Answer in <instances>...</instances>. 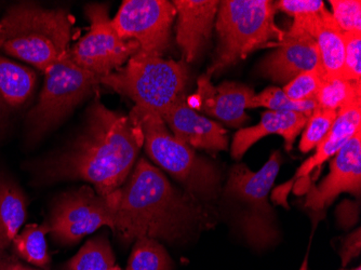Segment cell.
Listing matches in <instances>:
<instances>
[{
  "mask_svg": "<svg viewBox=\"0 0 361 270\" xmlns=\"http://www.w3.org/2000/svg\"><path fill=\"white\" fill-rule=\"evenodd\" d=\"M276 10L285 12L288 16L295 18L315 16L322 13L326 9L322 0H279L275 1Z\"/></svg>",
  "mask_w": 361,
  "mask_h": 270,
  "instance_id": "obj_31",
  "label": "cell"
},
{
  "mask_svg": "<svg viewBox=\"0 0 361 270\" xmlns=\"http://www.w3.org/2000/svg\"><path fill=\"white\" fill-rule=\"evenodd\" d=\"M160 117L176 139L195 150L219 153L228 148L226 129L206 116L197 113L188 104L186 97L178 99Z\"/></svg>",
  "mask_w": 361,
  "mask_h": 270,
  "instance_id": "obj_17",
  "label": "cell"
},
{
  "mask_svg": "<svg viewBox=\"0 0 361 270\" xmlns=\"http://www.w3.org/2000/svg\"><path fill=\"white\" fill-rule=\"evenodd\" d=\"M360 129L361 99H357L338 111L336 121L324 140L315 148V154L300 166L297 174L290 183L303 180L316 168L334 157Z\"/></svg>",
  "mask_w": 361,
  "mask_h": 270,
  "instance_id": "obj_20",
  "label": "cell"
},
{
  "mask_svg": "<svg viewBox=\"0 0 361 270\" xmlns=\"http://www.w3.org/2000/svg\"><path fill=\"white\" fill-rule=\"evenodd\" d=\"M173 262L165 247L151 238L135 241L126 270H172Z\"/></svg>",
  "mask_w": 361,
  "mask_h": 270,
  "instance_id": "obj_24",
  "label": "cell"
},
{
  "mask_svg": "<svg viewBox=\"0 0 361 270\" xmlns=\"http://www.w3.org/2000/svg\"><path fill=\"white\" fill-rule=\"evenodd\" d=\"M74 25L68 10L47 9L32 1L13 4L0 19V54L44 73L68 54Z\"/></svg>",
  "mask_w": 361,
  "mask_h": 270,
  "instance_id": "obj_3",
  "label": "cell"
},
{
  "mask_svg": "<svg viewBox=\"0 0 361 270\" xmlns=\"http://www.w3.org/2000/svg\"><path fill=\"white\" fill-rule=\"evenodd\" d=\"M197 86L196 93L188 99V104L192 109L212 116L231 128L243 127L248 121L245 109L255 95L252 89L234 81L213 86L206 74L198 78Z\"/></svg>",
  "mask_w": 361,
  "mask_h": 270,
  "instance_id": "obj_14",
  "label": "cell"
},
{
  "mask_svg": "<svg viewBox=\"0 0 361 270\" xmlns=\"http://www.w3.org/2000/svg\"><path fill=\"white\" fill-rule=\"evenodd\" d=\"M293 23L315 40L326 80L344 79V34L334 22L331 12L324 10L315 16L295 18Z\"/></svg>",
  "mask_w": 361,
  "mask_h": 270,
  "instance_id": "obj_18",
  "label": "cell"
},
{
  "mask_svg": "<svg viewBox=\"0 0 361 270\" xmlns=\"http://www.w3.org/2000/svg\"><path fill=\"white\" fill-rule=\"evenodd\" d=\"M115 216L109 196H101L90 186L60 195L49 219V233L61 245H71L101 227L114 228Z\"/></svg>",
  "mask_w": 361,
  "mask_h": 270,
  "instance_id": "obj_10",
  "label": "cell"
},
{
  "mask_svg": "<svg viewBox=\"0 0 361 270\" xmlns=\"http://www.w3.org/2000/svg\"><path fill=\"white\" fill-rule=\"evenodd\" d=\"M6 270H30L27 268L23 267V266L19 265V264H10Z\"/></svg>",
  "mask_w": 361,
  "mask_h": 270,
  "instance_id": "obj_35",
  "label": "cell"
},
{
  "mask_svg": "<svg viewBox=\"0 0 361 270\" xmlns=\"http://www.w3.org/2000/svg\"><path fill=\"white\" fill-rule=\"evenodd\" d=\"M176 19L172 1L125 0L111 24L121 39L137 42L140 51L164 58L171 44Z\"/></svg>",
  "mask_w": 361,
  "mask_h": 270,
  "instance_id": "obj_11",
  "label": "cell"
},
{
  "mask_svg": "<svg viewBox=\"0 0 361 270\" xmlns=\"http://www.w3.org/2000/svg\"><path fill=\"white\" fill-rule=\"evenodd\" d=\"M361 231L360 228H357L353 231L350 235L346 237L345 240L343 241L342 247H341V259H342L343 266L348 265L353 259L359 257L361 252Z\"/></svg>",
  "mask_w": 361,
  "mask_h": 270,
  "instance_id": "obj_32",
  "label": "cell"
},
{
  "mask_svg": "<svg viewBox=\"0 0 361 270\" xmlns=\"http://www.w3.org/2000/svg\"><path fill=\"white\" fill-rule=\"evenodd\" d=\"M359 204L353 201H343L342 204L336 208V219L338 225L342 228L348 229L354 226L358 221Z\"/></svg>",
  "mask_w": 361,
  "mask_h": 270,
  "instance_id": "obj_33",
  "label": "cell"
},
{
  "mask_svg": "<svg viewBox=\"0 0 361 270\" xmlns=\"http://www.w3.org/2000/svg\"><path fill=\"white\" fill-rule=\"evenodd\" d=\"M257 107H267L269 111H291V113H301L310 116L317 109V103L316 99L294 102L285 94L283 89L279 87H269L259 94H255L247 105V109H257Z\"/></svg>",
  "mask_w": 361,
  "mask_h": 270,
  "instance_id": "obj_26",
  "label": "cell"
},
{
  "mask_svg": "<svg viewBox=\"0 0 361 270\" xmlns=\"http://www.w3.org/2000/svg\"><path fill=\"white\" fill-rule=\"evenodd\" d=\"M344 76L348 81L361 82V34H344Z\"/></svg>",
  "mask_w": 361,
  "mask_h": 270,
  "instance_id": "obj_30",
  "label": "cell"
},
{
  "mask_svg": "<svg viewBox=\"0 0 361 270\" xmlns=\"http://www.w3.org/2000/svg\"><path fill=\"white\" fill-rule=\"evenodd\" d=\"M85 13L90 30L71 47L68 56L75 65L101 79L123 67L140 51V46L137 42L119 37L105 4H89Z\"/></svg>",
  "mask_w": 361,
  "mask_h": 270,
  "instance_id": "obj_9",
  "label": "cell"
},
{
  "mask_svg": "<svg viewBox=\"0 0 361 270\" xmlns=\"http://www.w3.org/2000/svg\"><path fill=\"white\" fill-rule=\"evenodd\" d=\"M274 44L275 50L259 63V74L274 83L286 86L302 73L322 68L315 40L297 24Z\"/></svg>",
  "mask_w": 361,
  "mask_h": 270,
  "instance_id": "obj_12",
  "label": "cell"
},
{
  "mask_svg": "<svg viewBox=\"0 0 361 270\" xmlns=\"http://www.w3.org/2000/svg\"><path fill=\"white\" fill-rule=\"evenodd\" d=\"M343 192L360 197L361 129L334 156L326 178L310 188L305 206L314 211L324 210Z\"/></svg>",
  "mask_w": 361,
  "mask_h": 270,
  "instance_id": "obj_13",
  "label": "cell"
},
{
  "mask_svg": "<svg viewBox=\"0 0 361 270\" xmlns=\"http://www.w3.org/2000/svg\"><path fill=\"white\" fill-rule=\"evenodd\" d=\"M37 101L24 117L25 143L35 145L56 130L78 105L94 94L100 78L75 65L68 54L44 72Z\"/></svg>",
  "mask_w": 361,
  "mask_h": 270,
  "instance_id": "obj_8",
  "label": "cell"
},
{
  "mask_svg": "<svg viewBox=\"0 0 361 270\" xmlns=\"http://www.w3.org/2000/svg\"><path fill=\"white\" fill-rule=\"evenodd\" d=\"M342 270H361L360 266H358L357 268H354V269H342Z\"/></svg>",
  "mask_w": 361,
  "mask_h": 270,
  "instance_id": "obj_36",
  "label": "cell"
},
{
  "mask_svg": "<svg viewBox=\"0 0 361 270\" xmlns=\"http://www.w3.org/2000/svg\"><path fill=\"white\" fill-rule=\"evenodd\" d=\"M188 64L137 52L123 67L102 77L101 85L135 102V106L161 116L186 97Z\"/></svg>",
  "mask_w": 361,
  "mask_h": 270,
  "instance_id": "obj_7",
  "label": "cell"
},
{
  "mask_svg": "<svg viewBox=\"0 0 361 270\" xmlns=\"http://www.w3.org/2000/svg\"><path fill=\"white\" fill-rule=\"evenodd\" d=\"M338 111L316 109L308 118L307 123L303 130L299 148L306 154L315 149L318 144L324 140L336 121Z\"/></svg>",
  "mask_w": 361,
  "mask_h": 270,
  "instance_id": "obj_27",
  "label": "cell"
},
{
  "mask_svg": "<svg viewBox=\"0 0 361 270\" xmlns=\"http://www.w3.org/2000/svg\"><path fill=\"white\" fill-rule=\"evenodd\" d=\"M8 263H10V262L7 255H6L5 250L0 247V270H6V268L10 265V264Z\"/></svg>",
  "mask_w": 361,
  "mask_h": 270,
  "instance_id": "obj_34",
  "label": "cell"
},
{
  "mask_svg": "<svg viewBox=\"0 0 361 270\" xmlns=\"http://www.w3.org/2000/svg\"><path fill=\"white\" fill-rule=\"evenodd\" d=\"M276 12L271 0L220 1L214 24L218 46L207 76L220 74L273 40L281 42L286 32L275 23Z\"/></svg>",
  "mask_w": 361,
  "mask_h": 270,
  "instance_id": "obj_5",
  "label": "cell"
},
{
  "mask_svg": "<svg viewBox=\"0 0 361 270\" xmlns=\"http://www.w3.org/2000/svg\"><path fill=\"white\" fill-rule=\"evenodd\" d=\"M310 116L291 111H267L262 116L261 121L252 127L241 128L234 135L231 153L232 157L240 160L251 146L267 135L278 134L285 140L288 152L293 147L298 135L302 133Z\"/></svg>",
  "mask_w": 361,
  "mask_h": 270,
  "instance_id": "obj_19",
  "label": "cell"
},
{
  "mask_svg": "<svg viewBox=\"0 0 361 270\" xmlns=\"http://www.w3.org/2000/svg\"><path fill=\"white\" fill-rule=\"evenodd\" d=\"M47 233H49L47 223L27 225L12 241L14 250L24 261L38 267H47L50 263L47 249Z\"/></svg>",
  "mask_w": 361,
  "mask_h": 270,
  "instance_id": "obj_23",
  "label": "cell"
},
{
  "mask_svg": "<svg viewBox=\"0 0 361 270\" xmlns=\"http://www.w3.org/2000/svg\"><path fill=\"white\" fill-rule=\"evenodd\" d=\"M28 199L12 176L0 168V247L7 249L27 216Z\"/></svg>",
  "mask_w": 361,
  "mask_h": 270,
  "instance_id": "obj_21",
  "label": "cell"
},
{
  "mask_svg": "<svg viewBox=\"0 0 361 270\" xmlns=\"http://www.w3.org/2000/svg\"><path fill=\"white\" fill-rule=\"evenodd\" d=\"M143 147V134L130 115L111 111L95 94L78 131L59 149L27 164L34 182L86 180L101 196L125 184Z\"/></svg>",
  "mask_w": 361,
  "mask_h": 270,
  "instance_id": "obj_1",
  "label": "cell"
},
{
  "mask_svg": "<svg viewBox=\"0 0 361 270\" xmlns=\"http://www.w3.org/2000/svg\"><path fill=\"white\" fill-rule=\"evenodd\" d=\"M361 82L345 79H332L322 82L315 99L318 109L338 111L350 103L361 99Z\"/></svg>",
  "mask_w": 361,
  "mask_h": 270,
  "instance_id": "obj_25",
  "label": "cell"
},
{
  "mask_svg": "<svg viewBox=\"0 0 361 270\" xmlns=\"http://www.w3.org/2000/svg\"><path fill=\"white\" fill-rule=\"evenodd\" d=\"M324 81H326V77L322 68H316L298 75L283 86V91L294 102L310 101L315 99Z\"/></svg>",
  "mask_w": 361,
  "mask_h": 270,
  "instance_id": "obj_28",
  "label": "cell"
},
{
  "mask_svg": "<svg viewBox=\"0 0 361 270\" xmlns=\"http://www.w3.org/2000/svg\"><path fill=\"white\" fill-rule=\"evenodd\" d=\"M176 11V40L186 64L202 56L210 42L220 1L174 0Z\"/></svg>",
  "mask_w": 361,
  "mask_h": 270,
  "instance_id": "obj_16",
  "label": "cell"
},
{
  "mask_svg": "<svg viewBox=\"0 0 361 270\" xmlns=\"http://www.w3.org/2000/svg\"><path fill=\"white\" fill-rule=\"evenodd\" d=\"M68 270H121L104 235L87 241L68 263Z\"/></svg>",
  "mask_w": 361,
  "mask_h": 270,
  "instance_id": "obj_22",
  "label": "cell"
},
{
  "mask_svg": "<svg viewBox=\"0 0 361 270\" xmlns=\"http://www.w3.org/2000/svg\"><path fill=\"white\" fill-rule=\"evenodd\" d=\"M38 76L32 67L0 54V140L34 104Z\"/></svg>",
  "mask_w": 361,
  "mask_h": 270,
  "instance_id": "obj_15",
  "label": "cell"
},
{
  "mask_svg": "<svg viewBox=\"0 0 361 270\" xmlns=\"http://www.w3.org/2000/svg\"><path fill=\"white\" fill-rule=\"evenodd\" d=\"M283 157L274 152L259 171L236 164L229 172L223 197L234 204V221L245 240L257 250L275 245L281 237L277 215L269 202V194L281 170Z\"/></svg>",
  "mask_w": 361,
  "mask_h": 270,
  "instance_id": "obj_6",
  "label": "cell"
},
{
  "mask_svg": "<svg viewBox=\"0 0 361 270\" xmlns=\"http://www.w3.org/2000/svg\"><path fill=\"white\" fill-rule=\"evenodd\" d=\"M334 22L343 34H361L360 0H330Z\"/></svg>",
  "mask_w": 361,
  "mask_h": 270,
  "instance_id": "obj_29",
  "label": "cell"
},
{
  "mask_svg": "<svg viewBox=\"0 0 361 270\" xmlns=\"http://www.w3.org/2000/svg\"><path fill=\"white\" fill-rule=\"evenodd\" d=\"M113 231L126 243L141 238L178 245L216 226V209L173 186L160 168L141 158L118 190L109 195Z\"/></svg>",
  "mask_w": 361,
  "mask_h": 270,
  "instance_id": "obj_2",
  "label": "cell"
},
{
  "mask_svg": "<svg viewBox=\"0 0 361 270\" xmlns=\"http://www.w3.org/2000/svg\"><path fill=\"white\" fill-rule=\"evenodd\" d=\"M129 115L141 129L149 157L178 182L182 190L202 202L214 204L222 194L220 168L176 139L155 111L135 106Z\"/></svg>",
  "mask_w": 361,
  "mask_h": 270,
  "instance_id": "obj_4",
  "label": "cell"
}]
</instances>
